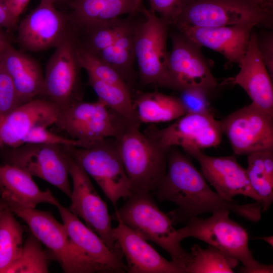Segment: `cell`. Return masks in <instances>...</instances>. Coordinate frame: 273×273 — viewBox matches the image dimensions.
Instances as JSON below:
<instances>
[{
    "label": "cell",
    "mask_w": 273,
    "mask_h": 273,
    "mask_svg": "<svg viewBox=\"0 0 273 273\" xmlns=\"http://www.w3.org/2000/svg\"><path fill=\"white\" fill-rule=\"evenodd\" d=\"M272 22V6L258 0H183L174 25L184 23L211 27L239 25L270 28Z\"/></svg>",
    "instance_id": "5b68a950"
},
{
    "label": "cell",
    "mask_w": 273,
    "mask_h": 273,
    "mask_svg": "<svg viewBox=\"0 0 273 273\" xmlns=\"http://www.w3.org/2000/svg\"><path fill=\"white\" fill-rule=\"evenodd\" d=\"M3 200L48 249L64 272H99L74 245L63 223L58 221L51 212L23 207L10 200Z\"/></svg>",
    "instance_id": "52a82bcc"
},
{
    "label": "cell",
    "mask_w": 273,
    "mask_h": 273,
    "mask_svg": "<svg viewBox=\"0 0 273 273\" xmlns=\"http://www.w3.org/2000/svg\"><path fill=\"white\" fill-rule=\"evenodd\" d=\"M112 217L120 219L144 239L163 248L185 273L191 254L183 248L170 218L159 208L150 193H132Z\"/></svg>",
    "instance_id": "7a4b0ae2"
},
{
    "label": "cell",
    "mask_w": 273,
    "mask_h": 273,
    "mask_svg": "<svg viewBox=\"0 0 273 273\" xmlns=\"http://www.w3.org/2000/svg\"><path fill=\"white\" fill-rule=\"evenodd\" d=\"M257 44L261 59L271 77L273 76V34L270 31L257 34Z\"/></svg>",
    "instance_id": "f35d334b"
},
{
    "label": "cell",
    "mask_w": 273,
    "mask_h": 273,
    "mask_svg": "<svg viewBox=\"0 0 273 273\" xmlns=\"http://www.w3.org/2000/svg\"><path fill=\"white\" fill-rule=\"evenodd\" d=\"M133 15L127 18L125 26L114 42L97 55L116 71L130 87L135 77L133 63L137 23L132 19Z\"/></svg>",
    "instance_id": "4316f807"
},
{
    "label": "cell",
    "mask_w": 273,
    "mask_h": 273,
    "mask_svg": "<svg viewBox=\"0 0 273 273\" xmlns=\"http://www.w3.org/2000/svg\"><path fill=\"white\" fill-rule=\"evenodd\" d=\"M170 37L172 49L169 52L168 67L174 89L198 88L208 93L215 89L218 83L201 51V47L177 30L171 32Z\"/></svg>",
    "instance_id": "9a60e30c"
},
{
    "label": "cell",
    "mask_w": 273,
    "mask_h": 273,
    "mask_svg": "<svg viewBox=\"0 0 273 273\" xmlns=\"http://www.w3.org/2000/svg\"><path fill=\"white\" fill-rule=\"evenodd\" d=\"M132 104L141 124L174 121L187 113L177 97L158 92L139 93Z\"/></svg>",
    "instance_id": "484cf974"
},
{
    "label": "cell",
    "mask_w": 273,
    "mask_h": 273,
    "mask_svg": "<svg viewBox=\"0 0 273 273\" xmlns=\"http://www.w3.org/2000/svg\"><path fill=\"white\" fill-rule=\"evenodd\" d=\"M20 105L13 81L0 59V117L9 114Z\"/></svg>",
    "instance_id": "d590c367"
},
{
    "label": "cell",
    "mask_w": 273,
    "mask_h": 273,
    "mask_svg": "<svg viewBox=\"0 0 273 273\" xmlns=\"http://www.w3.org/2000/svg\"><path fill=\"white\" fill-rule=\"evenodd\" d=\"M17 22L9 8L7 0H0V29H12Z\"/></svg>",
    "instance_id": "ab89813d"
},
{
    "label": "cell",
    "mask_w": 273,
    "mask_h": 273,
    "mask_svg": "<svg viewBox=\"0 0 273 273\" xmlns=\"http://www.w3.org/2000/svg\"><path fill=\"white\" fill-rule=\"evenodd\" d=\"M77 45L75 37L68 33L55 48L46 66L41 95L60 108L82 100Z\"/></svg>",
    "instance_id": "8fae6325"
},
{
    "label": "cell",
    "mask_w": 273,
    "mask_h": 273,
    "mask_svg": "<svg viewBox=\"0 0 273 273\" xmlns=\"http://www.w3.org/2000/svg\"><path fill=\"white\" fill-rule=\"evenodd\" d=\"M0 59L13 81L21 105L41 95L44 74L35 59L11 44Z\"/></svg>",
    "instance_id": "cb8c5ba5"
},
{
    "label": "cell",
    "mask_w": 273,
    "mask_h": 273,
    "mask_svg": "<svg viewBox=\"0 0 273 273\" xmlns=\"http://www.w3.org/2000/svg\"><path fill=\"white\" fill-rule=\"evenodd\" d=\"M88 82L98 100L119 114L128 122L140 127L133 108L130 88L102 81L88 74Z\"/></svg>",
    "instance_id": "83f0119b"
},
{
    "label": "cell",
    "mask_w": 273,
    "mask_h": 273,
    "mask_svg": "<svg viewBox=\"0 0 273 273\" xmlns=\"http://www.w3.org/2000/svg\"><path fill=\"white\" fill-rule=\"evenodd\" d=\"M231 212L221 210L202 219L191 218L186 225L177 230L180 239L193 237L212 246L241 262V272L272 273V264L258 262L248 245V234L239 223L230 218Z\"/></svg>",
    "instance_id": "3957f363"
},
{
    "label": "cell",
    "mask_w": 273,
    "mask_h": 273,
    "mask_svg": "<svg viewBox=\"0 0 273 273\" xmlns=\"http://www.w3.org/2000/svg\"><path fill=\"white\" fill-rule=\"evenodd\" d=\"M23 244V228L7 206L0 217V273L19 258Z\"/></svg>",
    "instance_id": "f1b7e54d"
},
{
    "label": "cell",
    "mask_w": 273,
    "mask_h": 273,
    "mask_svg": "<svg viewBox=\"0 0 273 273\" xmlns=\"http://www.w3.org/2000/svg\"><path fill=\"white\" fill-rule=\"evenodd\" d=\"M76 56L80 66L84 69L88 74L106 82L130 88L116 71L98 56L81 47L78 43Z\"/></svg>",
    "instance_id": "836d02e7"
},
{
    "label": "cell",
    "mask_w": 273,
    "mask_h": 273,
    "mask_svg": "<svg viewBox=\"0 0 273 273\" xmlns=\"http://www.w3.org/2000/svg\"><path fill=\"white\" fill-rule=\"evenodd\" d=\"M68 153L69 172L72 180L68 209L82 218L85 225L96 232L110 250L120 249L113 237L112 217L106 203L96 190L88 175Z\"/></svg>",
    "instance_id": "4fadbf2b"
},
{
    "label": "cell",
    "mask_w": 273,
    "mask_h": 273,
    "mask_svg": "<svg viewBox=\"0 0 273 273\" xmlns=\"http://www.w3.org/2000/svg\"><path fill=\"white\" fill-rule=\"evenodd\" d=\"M177 97L187 113L210 112L206 92L198 88H186L178 91Z\"/></svg>",
    "instance_id": "8d00e7d4"
},
{
    "label": "cell",
    "mask_w": 273,
    "mask_h": 273,
    "mask_svg": "<svg viewBox=\"0 0 273 273\" xmlns=\"http://www.w3.org/2000/svg\"><path fill=\"white\" fill-rule=\"evenodd\" d=\"M154 192L159 202H169L177 206L167 214L173 224L185 223L200 214L221 210L253 222L261 217L262 206L257 202L242 204L222 199L210 188L189 156L176 147L168 151L166 173Z\"/></svg>",
    "instance_id": "6da1fadb"
},
{
    "label": "cell",
    "mask_w": 273,
    "mask_h": 273,
    "mask_svg": "<svg viewBox=\"0 0 273 273\" xmlns=\"http://www.w3.org/2000/svg\"><path fill=\"white\" fill-rule=\"evenodd\" d=\"M60 110L47 99L35 98L0 117V147L15 148L21 146L23 138L31 129L54 124Z\"/></svg>",
    "instance_id": "d6986e66"
},
{
    "label": "cell",
    "mask_w": 273,
    "mask_h": 273,
    "mask_svg": "<svg viewBox=\"0 0 273 273\" xmlns=\"http://www.w3.org/2000/svg\"><path fill=\"white\" fill-rule=\"evenodd\" d=\"M150 10L158 14L170 26L175 24L183 0H149Z\"/></svg>",
    "instance_id": "74e56055"
},
{
    "label": "cell",
    "mask_w": 273,
    "mask_h": 273,
    "mask_svg": "<svg viewBox=\"0 0 273 273\" xmlns=\"http://www.w3.org/2000/svg\"><path fill=\"white\" fill-rule=\"evenodd\" d=\"M220 122L222 133L235 154L273 150V115L253 103L233 112Z\"/></svg>",
    "instance_id": "5bb4252c"
},
{
    "label": "cell",
    "mask_w": 273,
    "mask_h": 273,
    "mask_svg": "<svg viewBox=\"0 0 273 273\" xmlns=\"http://www.w3.org/2000/svg\"><path fill=\"white\" fill-rule=\"evenodd\" d=\"M173 27L200 47L219 53L230 63L238 64L246 53L254 28L239 25L200 27L184 23H176Z\"/></svg>",
    "instance_id": "ffe728a7"
},
{
    "label": "cell",
    "mask_w": 273,
    "mask_h": 273,
    "mask_svg": "<svg viewBox=\"0 0 273 273\" xmlns=\"http://www.w3.org/2000/svg\"><path fill=\"white\" fill-rule=\"evenodd\" d=\"M260 3L268 5L270 6H272V2L273 0H258Z\"/></svg>",
    "instance_id": "bcb514c9"
},
{
    "label": "cell",
    "mask_w": 273,
    "mask_h": 273,
    "mask_svg": "<svg viewBox=\"0 0 273 273\" xmlns=\"http://www.w3.org/2000/svg\"><path fill=\"white\" fill-rule=\"evenodd\" d=\"M186 154L198 161L206 181L222 199L233 201L234 197L242 195L261 205L260 198L251 188L246 169L239 164L235 156H211L202 150L194 149Z\"/></svg>",
    "instance_id": "2e32d148"
},
{
    "label": "cell",
    "mask_w": 273,
    "mask_h": 273,
    "mask_svg": "<svg viewBox=\"0 0 273 273\" xmlns=\"http://www.w3.org/2000/svg\"><path fill=\"white\" fill-rule=\"evenodd\" d=\"M247 163L246 170L250 184L261 200L262 211H267L273 202V179L264 171L260 151L248 155Z\"/></svg>",
    "instance_id": "1f68e13d"
},
{
    "label": "cell",
    "mask_w": 273,
    "mask_h": 273,
    "mask_svg": "<svg viewBox=\"0 0 273 273\" xmlns=\"http://www.w3.org/2000/svg\"><path fill=\"white\" fill-rule=\"evenodd\" d=\"M139 12L144 16L136 23L134 36L135 60L140 83L174 89L168 67L167 40L170 26L143 5Z\"/></svg>",
    "instance_id": "8992f818"
},
{
    "label": "cell",
    "mask_w": 273,
    "mask_h": 273,
    "mask_svg": "<svg viewBox=\"0 0 273 273\" xmlns=\"http://www.w3.org/2000/svg\"><path fill=\"white\" fill-rule=\"evenodd\" d=\"M70 19L82 30L138 13L133 0H71Z\"/></svg>",
    "instance_id": "d4e9b609"
},
{
    "label": "cell",
    "mask_w": 273,
    "mask_h": 273,
    "mask_svg": "<svg viewBox=\"0 0 273 273\" xmlns=\"http://www.w3.org/2000/svg\"><path fill=\"white\" fill-rule=\"evenodd\" d=\"M68 19L54 4L40 2L20 22L18 40L25 50L38 52L57 47L69 33Z\"/></svg>",
    "instance_id": "e0dca14e"
},
{
    "label": "cell",
    "mask_w": 273,
    "mask_h": 273,
    "mask_svg": "<svg viewBox=\"0 0 273 273\" xmlns=\"http://www.w3.org/2000/svg\"><path fill=\"white\" fill-rule=\"evenodd\" d=\"M58 0H40V2L44 3L55 4Z\"/></svg>",
    "instance_id": "7dc6e473"
},
{
    "label": "cell",
    "mask_w": 273,
    "mask_h": 273,
    "mask_svg": "<svg viewBox=\"0 0 273 273\" xmlns=\"http://www.w3.org/2000/svg\"><path fill=\"white\" fill-rule=\"evenodd\" d=\"M114 239L127 262L128 273H184L172 261L160 255L147 241L116 218Z\"/></svg>",
    "instance_id": "7402d4cb"
},
{
    "label": "cell",
    "mask_w": 273,
    "mask_h": 273,
    "mask_svg": "<svg viewBox=\"0 0 273 273\" xmlns=\"http://www.w3.org/2000/svg\"><path fill=\"white\" fill-rule=\"evenodd\" d=\"M69 154L93 178L116 208L118 201L131 194L130 181L114 138L86 147H66Z\"/></svg>",
    "instance_id": "ba28073f"
},
{
    "label": "cell",
    "mask_w": 273,
    "mask_h": 273,
    "mask_svg": "<svg viewBox=\"0 0 273 273\" xmlns=\"http://www.w3.org/2000/svg\"><path fill=\"white\" fill-rule=\"evenodd\" d=\"M72 243L81 253L103 273L128 271L120 249L110 250L95 232L60 203L56 207Z\"/></svg>",
    "instance_id": "ac0fdd59"
},
{
    "label": "cell",
    "mask_w": 273,
    "mask_h": 273,
    "mask_svg": "<svg viewBox=\"0 0 273 273\" xmlns=\"http://www.w3.org/2000/svg\"><path fill=\"white\" fill-rule=\"evenodd\" d=\"M238 65V73L225 80V83L239 85L251 99V103L273 115L272 78L260 56L257 33L253 29L246 53Z\"/></svg>",
    "instance_id": "44dd1931"
},
{
    "label": "cell",
    "mask_w": 273,
    "mask_h": 273,
    "mask_svg": "<svg viewBox=\"0 0 273 273\" xmlns=\"http://www.w3.org/2000/svg\"><path fill=\"white\" fill-rule=\"evenodd\" d=\"M68 153L64 146L26 143L6 152V164L18 167L32 176L56 187L69 198Z\"/></svg>",
    "instance_id": "7c38bea8"
},
{
    "label": "cell",
    "mask_w": 273,
    "mask_h": 273,
    "mask_svg": "<svg viewBox=\"0 0 273 273\" xmlns=\"http://www.w3.org/2000/svg\"><path fill=\"white\" fill-rule=\"evenodd\" d=\"M60 109L54 124L72 139L88 144L115 138L129 123L98 99L81 100Z\"/></svg>",
    "instance_id": "9c48e42d"
},
{
    "label": "cell",
    "mask_w": 273,
    "mask_h": 273,
    "mask_svg": "<svg viewBox=\"0 0 273 273\" xmlns=\"http://www.w3.org/2000/svg\"><path fill=\"white\" fill-rule=\"evenodd\" d=\"M26 143L43 144L72 147H85L92 144L62 136L49 131L46 127L42 126L34 127L24 136L22 140V145Z\"/></svg>",
    "instance_id": "e575fe53"
},
{
    "label": "cell",
    "mask_w": 273,
    "mask_h": 273,
    "mask_svg": "<svg viewBox=\"0 0 273 273\" xmlns=\"http://www.w3.org/2000/svg\"><path fill=\"white\" fill-rule=\"evenodd\" d=\"M7 207V205L6 202L1 198H0V217L2 214L3 211Z\"/></svg>",
    "instance_id": "ee69618b"
},
{
    "label": "cell",
    "mask_w": 273,
    "mask_h": 273,
    "mask_svg": "<svg viewBox=\"0 0 273 273\" xmlns=\"http://www.w3.org/2000/svg\"><path fill=\"white\" fill-rule=\"evenodd\" d=\"M30 0H7L9 8L14 17H18L24 10Z\"/></svg>",
    "instance_id": "60d3db41"
},
{
    "label": "cell",
    "mask_w": 273,
    "mask_h": 273,
    "mask_svg": "<svg viewBox=\"0 0 273 273\" xmlns=\"http://www.w3.org/2000/svg\"><path fill=\"white\" fill-rule=\"evenodd\" d=\"M127 19L120 18L102 25L83 30L86 34L85 40L81 47L98 55L111 46L118 37L125 26Z\"/></svg>",
    "instance_id": "d6a6232c"
},
{
    "label": "cell",
    "mask_w": 273,
    "mask_h": 273,
    "mask_svg": "<svg viewBox=\"0 0 273 273\" xmlns=\"http://www.w3.org/2000/svg\"><path fill=\"white\" fill-rule=\"evenodd\" d=\"M258 239L262 240L269 244L271 247L273 246V237L272 236L258 237Z\"/></svg>",
    "instance_id": "7bdbcfd3"
},
{
    "label": "cell",
    "mask_w": 273,
    "mask_h": 273,
    "mask_svg": "<svg viewBox=\"0 0 273 273\" xmlns=\"http://www.w3.org/2000/svg\"><path fill=\"white\" fill-rule=\"evenodd\" d=\"M0 194L3 199L26 208H35L43 203L57 207L60 203L49 189L40 190L26 171L6 163L0 165Z\"/></svg>",
    "instance_id": "603a6c76"
},
{
    "label": "cell",
    "mask_w": 273,
    "mask_h": 273,
    "mask_svg": "<svg viewBox=\"0 0 273 273\" xmlns=\"http://www.w3.org/2000/svg\"><path fill=\"white\" fill-rule=\"evenodd\" d=\"M49 272L48 258L40 241L32 234L24 242L19 258L6 273Z\"/></svg>",
    "instance_id": "4dcf8cb0"
},
{
    "label": "cell",
    "mask_w": 273,
    "mask_h": 273,
    "mask_svg": "<svg viewBox=\"0 0 273 273\" xmlns=\"http://www.w3.org/2000/svg\"><path fill=\"white\" fill-rule=\"evenodd\" d=\"M139 127L127 123L114 138L131 194L154 192L167 168V150L142 133Z\"/></svg>",
    "instance_id": "277c9868"
},
{
    "label": "cell",
    "mask_w": 273,
    "mask_h": 273,
    "mask_svg": "<svg viewBox=\"0 0 273 273\" xmlns=\"http://www.w3.org/2000/svg\"><path fill=\"white\" fill-rule=\"evenodd\" d=\"M10 44L5 34L0 29V54Z\"/></svg>",
    "instance_id": "b9f144b4"
},
{
    "label": "cell",
    "mask_w": 273,
    "mask_h": 273,
    "mask_svg": "<svg viewBox=\"0 0 273 273\" xmlns=\"http://www.w3.org/2000/svg\"><path fill=\"white\" fill-rule=\"evenodd\" d=\"M144 133L167 150L179 147L186 153L218 146L223 133L220 121L207 112L186 113L165 128L152 126Z\"/></svg>",
    "instance_id": "30bf717a"
},
{
    "label": "cell",
    "mask_w": 273,
    "mask_h": 273,
    "mask_svg": "<svg viewBox=\"0 0 273 273\" xmlns=\"http://www.w3.org/2000/svg\"><path fill=\"white\" fill-rule=\"evenodd\" d=\"M133 1L134 3L136 12L137 13H138L139 9H140L141 7L143 5V0H133Z\"/></svg>",
    "instance_id": "f6af8a7d"
},
{
    "label": "cell",
    "mask_w": 273,
    "mask_h": 273,
    "mask_svg": "<svg viewBox=\"0 0 273 273\" xmlns=\"http://www.w3.org/2000/svg\"><path fill=\"white\" fill-rule=\"evenodd\" d=\"M191 261L185 273H233L239 261L217 248L207 249L195 244L191 248Z\"/></svg>",
    "instance_id": "f546056e"
}]
</instances>
